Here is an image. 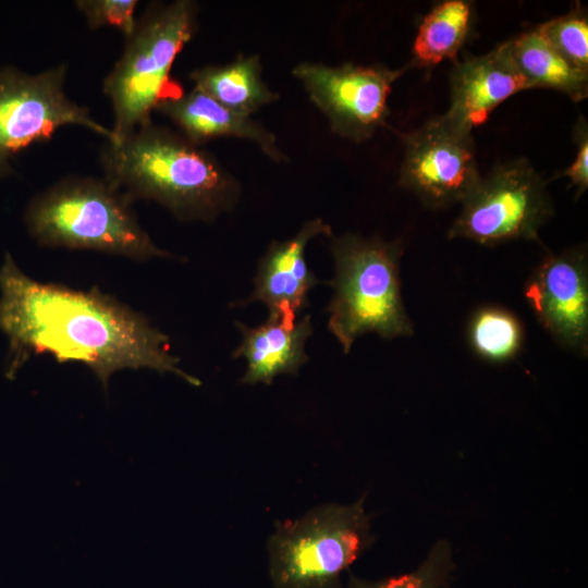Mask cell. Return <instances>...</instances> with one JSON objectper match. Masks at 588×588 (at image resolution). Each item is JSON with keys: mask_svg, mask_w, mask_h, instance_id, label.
Segmentation results:
<instances>
[{"mask_svg": "<svg viewBox=\"0 0 588 588\" xmlns=\"http://www.w3.org/2000/svg\"><path fill=\"white\" fill-rule=\"evenodd\" d=\"M198 4L192 0L152 2L126 37L120 59L103 81L119 142L151 122L158 105L182 89L170 73L198 28Z\"/></svg>", "mask_w": 588, "mask_h": 588, "instance_id": "obj_4", "label": "cell"}, {"mask_svg": "<svg viewBox=\"0 0 588 588\" xmlns=\"http://www.w3.org/2000/svg\"><path fill=\"white\" fill-rule=\"evenodd\" d=\"M468 339L480 357L500 363L513 358L519 352L524 333L519 320L511 311L486 307L471 317Z\"/></svg>", "mask_w": 588, "mask_h": 588, "instance_id": "obj_19", "label": "cell"}, {"mask_svg": "<svg viewBox=\"0 0 588 588\" xmlns=\"http://www.w3.org/2000/svg\"><path fill=\"white\" fill-rule=\"evenodd\" d=\"M528 89L548 88L578 102L588 96V71L566 60L537 27L506 41Z\"/></svg>", "mask_w": 588, "mask_h": 588, "instance_id": "obj_17", "label": "cell"}, {"mask_svg": "<svg viewBox=\"0 0 588 588\" xmlns=\"http://www.w3.org/2000/svg\"><path fill=\"white\" fill-rule=\"evenodd\" d=\"M461 204L449 237L481 245L538 241L540 229L553 215L547 181L526 158L495 166Z\"/></svg>", "mask_w": 588, "mask_h": 588, "instance_id": "obj_7", "label": "cell"}, {"mask_svg": "<svg viewBox=\"0 0 588 588\" xmlns=\"http://www.w3.org/2000/svg\"><path fill=\"white\" fill-rule=\"evenodd\" d=\"M406 69L304 61L293 68L292 74L336 136L363 143L385 124L393 84Z\"/></svg>", "mask_w": 588, "mask_h": 588, "instance_id": "obj_9", "label": "cell"}, {"mask_svg": "<svg viewBox=\"0 0 588 588\" xmlns=\"http://www.w3.org/2000/svg\"><path fill=\"white\" fill-rule=\"evenodd\" d=\"M537 28L566 60L588 71V15L581 4L577 3L567 13Z\"/></svg>", "mask_w": 588, "mask_h": 588, "instance_id": "obj_21", "label": "cell"}, {"mask_svg": "<svg viewBox=\"0 0 588 588\" xmlns=\"http://www.w3.org/2000/svg\"><path fill=\"white\" fill-rule=\"evenodd\" d=\"M101 166L105 177L132 200L157 201L181 220L211 221L241 193L238 181L210 151L152 121L107 142Z\"/></svg>", "mask_w": 588, "mask_h": 588, "instance_id": "obj_2", "label": "cell"}, {"mask_svg": "<svg viewBox=\"0 0 588 588\" xmlns=\"http://www.w3.org/2000/svg\"><path fill=\"white\" fill-rule=\"evenodd\" d=\"M188 76L195 88L225 108L248 117L280 98L264 81L258 54H241L229 63L204 65Z\"/></svg>", "mask_w": 588, "mask_h": 588, "instance_id": "obj_16", "label": "cell"}, {"mask_svg": "<svg viewBox=\"0 0 588 588\" xmlns=\"http://www.w3.org/2000/svg\"><path fill=\"white\" fill-rule=\"evenodd\" d=\"M236 326L242 342L233 357H244L247 362L243 383L270 384L279 375L296 373L308 359L305 343L313 333L309 315L292 318L269 313L266 322L258 327L238 322Z\"/></svg>", "mask_w": 588, "mask_h": 588, "instance_id": "obj_15", "label": "cell"}, {"mask_svg": "<svg viewBox=\"0 0 588 588\" xmlns=\"http://www.w3.org/2000/svg\"><path fill=\"white\" fill-rule=\"evenodd\" d=\"M136 0H78L76 8L86 17L91 29L103 26H113L120 29L125 38L135 29L137 20L135 10Z\"/></svg>", "mask_w": 588, "mask_h": 588, "instance_id": "obj_22", "label": "cell"}, {"mask_svg": "<svg viewBox=\"0 0 588 588\" xmlns=\"http://www.w3.org/2000/svg\"><path fill=\"white\" fill-rule=\"evenodd\" d=\"M399 184L427 208L462 203L480 179L473 132L444 114L402 135Z\"/></svg>", "mask_w": 588, "mask_h": 588, "instance_id": "obj_10", "label": "cell"}, {"mask_svg": "<svg viewBox=\"0 0 588 588\" xmlns=\"http://www.w3.org/2000/svg\"><path fill=\"white\" fill-rule=\"evenodd\" d=\"M330 234L331 226L316 218L306 222L292 238L272 242L259 261L255 289L245 303L258 301L269 313L302 317L309 304V291L319 283L306 262V246L314 237Z\"/></svg>", "mask_w": 588, "mask_h": 588, "instance_id": "obj_13", "label": "cell"}, {"mask_svg": "<svg viewBox=\"0 0 588 588\" xmlns=\"http://www.w3.org/2000/svg\"><path fill=\"white\" fill-rule=\"evenodd\" d=\"M156 110L169 118L180 133L195 145L203 146L209 140L223 137L240 138L254 143L275 163L289 161L275 134L264 124L225 108L195 87L169 96Z\"/></svg>", "mask_w": 588, "mask_h": 588, "instance_id": "obj_14", "label": "cell"}, {"mask_svg": "<svg viewBox=\"0 0 588 588\" xmlns=\"http://www.w3.org/2000/svg\"><path fill=\"white\" fill-rule=\"evenodd\" d=\"M524 292L539 322L561 345L587 354L588 269L583 248L548 256Z\"/></svg>", "mask_w": 588, "mask_h": 588, "instance_id": "obj_11", "label": "cell"}, {"mask_svg": "<svg viewBox=\"0 0 588 588\" xmlns=\"http://www.w3.org/2000/svg\"><path fill=\"white\" fill-rule=\"evenodd\" d=\"M573 139L577 147L576 157L559 176L567 177L579 197L588 188V123L585 117H579L575 123Z\"/></svg>", "mask_w": 588, "mask_h": 588, "instance_id": "obj_23", "label": "cell"}, {"mask_svg": "<svg viewBox=\"0 0 588 588\" xmlns=\"http://www.w3.org/2000/svg\"><path fill=\"white\" fill-rule=\"evenodd\" d=\"M132 199L106 177H66L36 196L25 212L44 246L88 249L135 260L169 257L140 226Z\"/></svg>", "mask_w": 588, "mask_h": 588, "instance_id": "obj_3", "label": "cell"}, {"mask_svg": "<svg viewBox=\"0 0 588 588\" xmlns=\"http://www.w3.org/2000/svg\"><path fill=\"white\" fill-rule=\"evenodd\" d=\"M66 70L65 64L37 74L13 66L0 70V176L11 173L9 161L14 155L34 143L50 139L65 125H79L109 143L118 142L112 130L66 96Z\"/></svg>", "mask_w": 588, "mask_h": 588, "instance_id": "obj_8", "label": "cell"}, {"mask_svg": "<svg viewBox=\"0 0 588 588\" xmlns=\"http://www.w3.org/2000/svg\"><path fill=\"white\" fill-rule=\"evenodd\" d=\"M371 542L364 497L278 523L268 548L272 583L275 588H342V573Z\"/></svg>", "mask_w": 588, "mask_h": 588, "instance_id": "obj_6", "label": "cell"}, {"mask_svg": "<svg viewBox=\"0 0 588 588\" xmlns=\"http://www.w3.org/2000/svg\"><path fill=\"white\" fill-rule=\"evenodd\" d=\"M526 89V81L504 41L487 53L455 61L450 73V106L444 115L473 132L487 122L498 106Z\"/></svg>", "mask_w": 588, "mask_h": 588, "instance_id": "obj_12", "label": "cell"}, {"mask_svg": "<svg viewBox=\"0 0 588 588\" xmlns=\"http://www.w3.org/2000/svg\"><path fill=\"white\" fill-rule=\"evenodd\" d=\"M476 22L475 4L444 0L425 14L417 29L411 65L432 68L455 60L470 38Z\"/></svg>", "mask_w": 588, "mask_h": 588, "instance_id": "obj_18", "label": "cell"}, {"mask_svg": "<svg viewBox=\"0 0 588 588\" xmlns=\"http://www.w3.org/2000/svg\"><path fill=\"white\" fill-rule=\"evenodd\" d=\"M335 262L334 295L329 304L328 328L348 353L364 333L393 339L412 335L399 275L401 242H384L346 233L332 240Z\"/></svg>", "mask_w": 588, "mask_h": 588, "instance_id": "obj_5", "label": "cell"}, {"mask_svg": "<svg viewBox=\"0 0 588 588\" xmlns=\"http://www.w3.org/2000/svg\"><path fill=\"white\" fill-rule=\"evenodd\" d=\"M0 331L9 341L11 376L32 356L49 354L87 366L105 390L115 371L139 368L200 384L177 366L169 338L143 315L94 289L34 280L9 254L0 268Z\"/></svg>", "mask_w": 588, "mask_h": 588, "instance_id": "obj_1", "label": "cell"}, {"mask_svg": "<svg viewBox=\"0 0 588 588\" xmlns=\"http://www.w3.org/2000/svg\"><path fill=\"white\" fill-rule=\"evenodd\" d=\"M454 567L450 542L440 540L414 571L377 581L352 575L347 588H444Z\"/></svg>", "mask_w": 588, "mask_h": 588, "instance_id": "obj_20", "label": "cell"}]
</instances>
